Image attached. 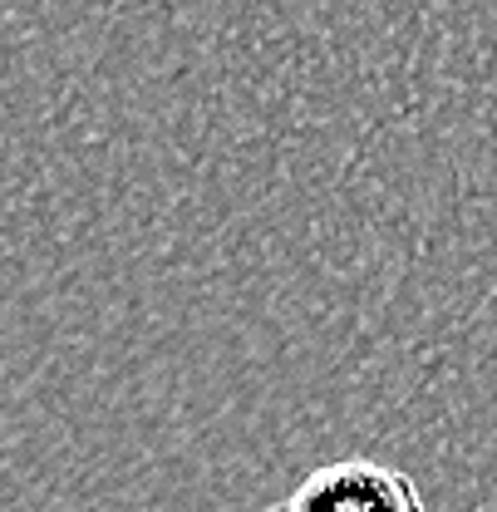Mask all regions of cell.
<instances>
[{
	"instance_id": "1",
	"label": "cell",
	"mask_w": 497,
	"mask_h": 512,
	"mask_svg": "<svg viewBox=\"0 0 497 512\" xmlns=\"http://www.w3.org/2000/svg\"><path fill=\"white\" fill-rule=\"evenodd\" d=\"M271 512H429L419 483L404 468L374 458H340L306 473Z\"/></svg>"
}]
</instances>
